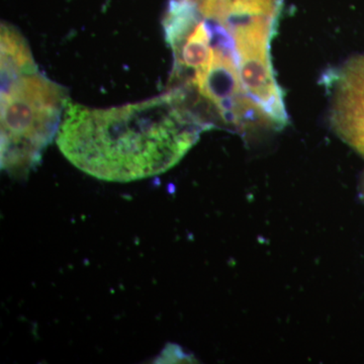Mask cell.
Segmentation results:
<instances>
[{
  "label": "cell",
  "instance_id": "cell-1",
  "mask_svg": "<svg viewBox=\"0 0 364 364\" xmlns=\"http://www.w3.org/2000/svg\"><path fill=\"white\" fill-rule=\"evenodd\" d=\"M210 124L188 95L176 88L111 109L69 102L57 145L81 171L102 181L129 182L172 168Z\"/></svg>",
  "mask_w": 364,
  "mask_h": 364
},
{
  "label": "cell",
  "instance_id": "cell-2",
  "mask_svg": "<svg viewBox=\"0 0 364 364\" xmlns=\"http://www.w3.org/2000/svg\"><path fill=\"white\" fill-rule=\"evenodd\" d=\"M66 90L38 70L32 53L1 55V164L30 168L59 130Z\"/></svg>",
  "mask_w": 364,
  "mask_h": 364
},
{
  "label": "cell",
  "instance_id": "cell-3",
  "mask_svg": "<svg viewBox=\"0 0 364 364\" xmlns=\"http://www.w3.org/2000/svg\"><path fill=\"white\" fill-rule=\"evenodd\" d=\"M329 83L333 129L364 158V56L346 62Z\"/></svg>",
  "mask_w": 364,
  "mask_h": 364
},
{
  "label": "cell",
  "instance_id": "cell-4",
  "mask_svg": "<svg viewBox=\"0 0 364 364\" xmlns=\"http://www.w3.org/2000/svg\"><path fill=\"white\" fill-rule=\"evenodd\" d=\"M363 198H364V188H363Z\"/></svg>",
  "mask_w": 364,
  "mask_h": 364
}]
</instances>
